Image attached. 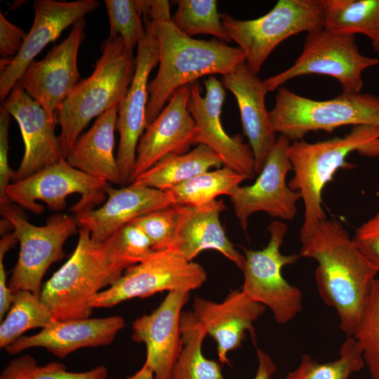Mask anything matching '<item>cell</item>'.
I'll return each instance as SVG.
<instances>
[{"label":"cell","mask_w":379,"mask_h":379,"mask_svg":"<svg viewBox=\"0 0 379 379\" xmlns=\"http://www.w3.org/2000/svg\"><path fill=\"white\" fill-rule=\"evenodd\" d=\"M300 242V256L317 262L321 299L337 312L342 331L353 336L378 271L338 220H323Z\"/></svg>","instance_id":"1"},{"label":"cell","mask_w":379,"mask_h":379,"mask_svg":"<svg viewBox=\"0 0 379 379\" xmlns=\"http://www.w3.org/2000/svg\"><path fill=\"white\" fill-rule=\"evenodd\" d=\"M152 19L156 20L159 69L148 84L147 126L178 88L206 75L230 74L246 62L239 47L215 38L206 41L188 36L175 26L171 17Z\"/></svg>","instance_id":"2"},{"label":"cell","mask_w":379,"mask_h":379,"mask_svg":"<svg viewBox=\"0 0 379 379\" xmlns=\"http://www.w3.org/2000/svg\"><path fill=\"white\" fill-rule=\"evenodd\" d=\"M353 152L368 157L379 156V126H354L343 137L323 141L291 142L288 156L293 176L289 187L300 192L305 207L300 239L308 237L323 220L322 191L340 168H352L346 161Z\"/></svg>","instance_id":"3"},{"label":"cell","mask_w":379,"mask_h":379,"mask_svg":"<svg viewBox=\"0 0 379 379\" xmlns=\"http://www.w3.org/2000/svg\"><path fill=\"white\" fill-rule=\"evenodd\" d=\"M130 267L104 242L80 227L69 260L44 284L40 298L55 320L88 318L95 296Z\"/></svg>","instance_id":"4"},{"label":"cell","mask_w":379,"mask_h":379,"mask_svg":"<svg viewBox=\"0 0 379 379\" xmlns=\"http://www.w3.org/2000/svg\"><path fill=\"white\" fill-rule=\"evenodd\" d=\"M93 72L79 81L58 111V136L65 159L91 120L119 105L126 96L135 70V58L120 36H108Z\"/></svg>","instance_id":"5"},{"label":"cell","mask_w":379,"mask_h":379,"mask_svg":"<svg viewBox=\"0 0 379 379\" xmlns=\"http://www.w3.org/2000/svg\"><path fill=\"white\" fill-rule=\"evenodd\" d=\"M268 117L272 131L293 142L302 140L312 131L332 132L346 125L379 126V96L342 93L329 100H315L281 86Z\"/></svg>","instance_id":"6"},{"label":"cell","mask_w":379,"mask_h":379,"mask_svg":"<svg viewBox=\"0 0 379 379\" xmlns=\"http://www.w3.org/2000/svg\"><path fill=\"white\" fill-rule=\"evenodd\" d=\"M227 36L244 53L246 65L255 74L275 48L300 32L324 29L321 0H279L264 15L253 20H239L220 14Z\"/></svg>","instance_id":"7"},{"label":"cell","mask_w":379,"mask_h":379,"mask_svg":"<svg viewBox=\"0 0 379 379\" xmlns=\"http://www.w3.org/2000/svg\"><path fill=\"white\" fill-rule=\"evenodd\" d=\"M378 64V58L359 52L354 35L321 29L307 33L302 51L294 63L263 83L269 92L295 77L320 74L335 79L343 93H358L363 86V72Z\"/></svg>","instance_id":"8"},{"label":"cell","mask_w":379,"mask_h":379,"mask_svg":"<svg viewBox=\"0 0 379 379\" xmlns=\"http://www.w3.org/2000/svg\"><path fill=\"white\" fill-rule=\"evenodd\" d=\"M0 209L20 242L18 259L8 286L13 293L26 290L40 296L41 280L46 270L65 256L64 243L79 232L76 218L56 213L47 219L46 225L36 226L27 221L18 208L11 203L0 206Z\"/></svg>","instance_id":"9"},{"label":"cell","mask_w":379,"mask_h":379,"mask_svg":"<svg viewBox=\"0 0 379 379\" xmlns=\"http://www.w3.org/2000/svg\"><path fill=\"white\" fill-rule=\"evenodd\" d=\"M270 238L261 250H245L244 276L241 291L251 300L271 310L280 324L292 321L302 311V296L300 289L283 277L286 265L295 263L300 255H284L280 248L287 226L274 220L267 227Z\"/></svg>","instance_id":"10"},{"label":"cell","mask_w":379,"mask_h":379,"mask_svg":"<svg viewBox=\"0 0 379 379\" xmlns=\"http://www.w3.org/2000/svg\"><path fill=\"white\" fill-rule=\"evenodd\" d=\"M207 273L199 264L187 260L167 248L126 269L109 287L94 298L93 308L112 307L135 298H147L159 292L190 293L206 281Z\"/></svg>","instance_id":"11"},{"label":"cell","mask_w":379,"mask_h":379,"mask_svg":"<svg viewBox=\"0 0 379 379\" xmlns=\"http://www.w3.org/2000/svg\"><path fill=\"white\" fill-rule=\"evenodd\" d=\"M109 182L91 176L73 166L65 159L14 182L6 191L8 201L34 213H41L44 207L36 203L42 201L53 211L66 207L68 196L78 193L80 200L72 208L75 215L94 208L105 199V188Z\"/></svg>","instance_id":"12"},{"label":"cell","mask_w":379,"mask_h":379,"mask_svg":"<svg viewBox=\"0 0 379 379\" xmlns=\"http://www.w3.org/2000/svg\"><path fill=\"white\" fill-rule=\"evenodd\" d=\"M143 22L146 34L138 44L134 77L118 107L117 130L119 133V142L116 159L122 186L129 184L135 162L137 145L147 128L148 77L159 63L156 20L145 18Z\"/></svg>","instance_id":"13"},{"label":"cell","mask_w":379,"mask_h":379,"mask_svg":"<svg viewBox=\"0 0 379 379\" xmlns=\"http://www.w3.org/2000/svg\"><path fill=\"white\" fill-rule=\"evenodd\" d=\"M291 142L280 135L255 182L237 187L229 196L244 231L249 216L254 213L265 212L272 218L287 220L295 217L301 195L286 182L287 174L293 169L288 156Z\"/></svg>","instance_id":"14"},{"label":"cell","mask_w":379,"mask_h":379,"mask_svg":"<svg viewBox=\"0 0 379 379\" xmlns=\"http://www.w3.org/2000/svg\"><path fill=\"white\" fill-rule=\"evenodd\" d=\"M85 25L84 18L75 22L68 36L42 60H32L18 80L55 124L60 105L79 82L77 57L80 45L86 38Z\"/></svg>","instance_id":"15"},{"label":"cell","mask_w":379,"mask_h":379,"mask_svg":"<svg viewBox=\"0 0 379 379\" xmlns=\"http://www.w3.org/2000/svg\"><path fill=\"white\" fill-rule=\"evenodd\" d=\"M204 84V97L197 82L190 84L188 109L197 127L194 144L206 145L215 151L224 166L248 179L254 178L255 159L249 144L245 143L239 135H229L222 125L220 114L226 95L222 82L213 75Z\"/></svg>","instance_id":"16"},{"label":"cell","mask_w":379,"mask_h":379,"mask_svg":"<svg viewBox=\"0 0 379 379\" xmlns=\"http://www.w3.org/2000/svg\"><path fill=\"white\" fill-rule=\"evenodd\" d=\"M97 0L74 1L36 0L34 19L19 53L1 60L0 99L4 101L27 65L50 42L54 41L71 25L96 9Z\"/></svg>","instance_id":"17"},{"label":"cell","mask_w":379,"mask_h":379,"mask_svg":"<svg viewBox=\"0 0 379 379\" xmlns=\"http://www.w3.org/2000/svg\"><path fill=\"white\" fill-rule=\"evenodd\" d=\"M190 85L175 91L168 104L146 128L136 149L129 184L170 154H183L194 144L196 122L188 109Z\"/></svg>","instance_id":"18"},{"label":"cell","mask_w":379,"mask_h":379,"mask_svg":"<svg viewBox=\"0 0 379 379\" xmlns=\"http://www.w3.org/2000/svg\"><path fill=\"white\" fill-rule=\"evenodd\" d=\"M3 108L18 122L25 145L21 163L13 180L25 178L63 158L56 124L51 122L40 104L18 81L4 101Z\"/></svg>","instance_id":"19"},{"label":"cell","mask_w":379,"mask_h":379,"mask_svg":"<svg viewBox=\"0 0 379 379\" xmlns=\"http://www.w3.org/2000/svg\"><path fill=\"white\" fill-rule=\"evenodd\" d=\"M189 296L188 292H168L156 310L133 323L131 338L146 345L145 361L152 368L154 379H171L181 350L180 318Z\"/></svg>","instance_id":"20"},{"label":"cell","mask_w":379,"mask_h":379,"mask_svg":"<svg viewBox=\"0 0 379 379\" xmlns=\"http://www.w3.org/2000/svg\"><path fill=\"white\" fill-rule=\"evenodd\" d=\"M265 310V305L251 300L241 290H234L221 302L195 297L192 312L216 342L221 364L230 365L228 353L241 346L246 331L255 343L253 324Z\"/></svg>","instance_id":"21"},{"label":"cell","mask_w":379,"mask_h":379,"mask_svg":"<svg viewBox=\"0 0 379 379\" xmlns=\"http://www.w3.org/2000/svg\"><path fill=\"white\" fill-rule=\"evenodd\" d=\"M106 202L75 215L78 226L87 229L95 242H104L114 232L152 211L173 205L168 192L144 185L129 184L115 189L107 184Z\"/></svg>","instance_id":"22"},{"label":"cell","mask_w":379,"mask_h":379,"mask_svg":"<svg viewBox=\"0 0 379 379\" xmlns=\"http://www.w3.org/2000/svg\"><path fill=\"white\" fill-rule=\"evenodd\" d=\"M124 326V320L120 316L55 320L34 335L21 336L5 350L10 354H16L29 348L43 347L63 358L81 348L110 344Z\"/></svg>","instance_id":"23"},{"label":"cell","mask_w":379,"mask_h":379,"mask_svg":"<svg viewBox=\"0 0 379 379\" xmlns=\"http://www.w3.org/2000/svg\"><path fill=\"white\" fill-rule=\"evenodd\" d=\"M175 206L178 225L170 248L190 261L203 251L213 249L243 270L245 257L235 248L220 223V215L226 208L222 200L200 206Z\"/></svg>","instance_id":"24"},{"label":"cell","mask_w":379,"mask_h":379,"mask_svg":"<svg viewBox=\"0 0 379 379\" xmlns=\"http://www.w3.org/2000/svg\"><path fill=\"white\" fill-rule=\"evenodd\" d=\"M221 82L235 97L243 130L254 155L255 173L258 174L277 140L265 104L268 91L263 81L251 72L245 62L222 76Z\"/></svg>","instance_id":"25"},{"label":"cell","mask_w":379,"mask_h":379,"mask_svg":"<svg viewBox=\"0 0 379 379\" xmlns=\"http://www.w3.org/2000/svg\"><path fill=\"white\" fill-rule=\"evenodd\" d=\"M118 107L116 105L100 115L93 126L80 135L65 159L91 176L121 185L114 154Z\"/></svg>","instance_id":"26"},{"label":"cell","mask_w":379,"mask_h":379,"mask_svg":"<svg viewBox=\"0 0 379 379\" xmlns=\"http://www.w3.org/2000/svg\"><path fill=\"white\" fill-rule=\"evenodd\" d=\"M222 164V159L215 151L197 145L185 154L165 157L131 183L166 191Z\"/></svg>","instance_id":"27"},{"label":"cell","mask_w":379,"mask_h":379,"mask_svg":"<svg viewBox=\"0 0 379 379\" xmlns=\"http://www.w3.org/2000/svg\"><path fill=\"white\" fill-rule=\"evenodd\" d=\"M324 29L340 34H361L379 52V0H321Z\"/></svg>","instance_id":"28"},{"label":"cell","mask_w":379,"mask_h":379,"mask_svg":"<svg viewBox=\"0 0 379 379\" xmlns=\"http://www.w3.org/2000/svg\"><path fill=\"white\" fill-rule=\"evenodd\" d=\"M182 347L171 379H225L222 364L206 358L202 344L207 332L192 311L180 318Z\"/></svg>","instance_id":"29"},{"label":"cell","mask_w":379,"mask_h":379,"mask_svg":"<svg viewBox=\"0 0 379 379\" xmlns=\"http://www.w3.org/2000/svg\"><path fill=\"white\" fill-rule=\"evenodd\" d=\"M247 177L224 166L201 173L166 190L173 205L200 206L232 192Z\"/></svg>","instance_id":"30"},{"label":"cell","mask_w":379,"mask_h":379,"mask_svg":"<svg viewBox=\"0 0 379 379\" xmlns=\"http://www.w3.org/2000/svg\"><path fill=\"white\" fill-rule=\"evenodd\" d=\"M55 319L40 296L26 290L13 293L11 307L0 326V347L6 349L27 331L44 328Z\"/></svg>","instance_id":"31"},{"label":"cell","mask_w":379,"mask_h":379,"mask_svg":"<svg viewBox=\"0 0 379 379\" xmlns=\"http://www.w3.org/2000/svg\"><path fill=\"white\" fill-rule=\"evenodd\" d=\"M362 352L354 337L350 336L340 349V357L333 361L317 363L303 354L299 366L282 379H348L363 368Z\"/></svg>","instance_id":"32"},{"label":"cell","mask_w":379,"mask_h":379,"mask_svg":"<svg viewBox=\"0 0 379 379\" xmlns=\"http://www.w3.org/2000/svg\"><path fill=\"white\" fill-rule=\"evenodd\" d=\"M171 20L188 36L204 34L228 43L231 41L223 28L215 0H178Z\"/></svg>","instance_id":"33"},{"label":"cell","mask_w":379,"mask_h":379,"mask_svg":"<svg viewBox=\"0 0 379 379\" xmlns=\"http://www.w3.org/2000/svg\"><path fill=\"white\" fill-rule=\"evenodd\" d=\"M372 379H379V279L371 287L353 336Z\"/></svg>","instance_id":"34"},{"label":"cell","mask_w":379,"mask_h":379,"mask_svg":"<svg viewBox=\"0 0 379 379\" xmlns=\"http://www.w3.org/2000/svg\"><path fill=\"white\" fill-rule=\"evenodd\" d=\"M107 374L104 366L84 372H71L63 364L51 362L39 366L32 357L22 355L9 362L1 371L0 379H106Z\"/></svg>","instance_id":"35"},{"label":"cell","mask_w":379,"mask_h":379,"mask_svg":"<svg viewBox=\"0 0 379 379\" xmlns=\"http://www.w3.org/2000/svg\"><path fill=\"white\" fill-rule=\"evenodd\" d=\"M109 20V37L120 36L126 47L133 48L145 34L137 0H105Z\"/></svg>","instance_id":"36"},{"label":"cell","mask_w":379,"mask_h":379,"mask_svg":"<svg viewBox=\"0 0 379 379\" xmlns=\"http://www.w3.org/2000/svg\"><path fill=\"white\" fill-rule=\"evenodd\" d=\"M105 241L129 267L146 260L156 252L150 239L133 222L120 227Z\"/></svg>","instance_id":"37"},{"label":"cell","mask_w":379,"mask_h":379,"mask_svg":"<svg viewBox=\"0 0 379 379\" xmlns=\"http://www.w3.org/2000/svg\"><path fill=\"white\" fill-rule=\"evenodd\" d=\"M178 212L171 205L147 213L133 222L148 237L154 251L170 248L176 231Z\"/></svg>","instance_id":"38"},{"label":"cell","mask_w":379,"mask_h":379,"mask_svg":"<svg viewBox=\"0 0 379 379\" xmlns=\"http://www.w3.org/2000/svg\"><path fill=\"white\" fill-rule=\"evenodd\" d=\"M352 239L379 273V211L357 229Z\"/></svg>","instance_id":"39"},{"label":"cell","mask_w":379,"mask_h":379,"mask_svg":"<svg viewBox=\"0 0 379 379\" xmlns=\"http://www.w3.org/2000/svg\"><path fill=\"white\" fill-rule=\"evenodd\" d=\"M10 114L3 107L0 110V206L10 204L6 191L13 179L15 171L8 164V128Z\"/></svg>","instance_id":"40"},{"label":"cell","mask_w":379,"mask_h":379,"mask_svg":"<svg viewBox=\"0 0 379 379\" xmlns=\"http://www.w3.org/2000/svg\"><path fill=\"white\" fill-rule=\"evenodd\" d=\"M27 33L13 25L0 13V53L4 58H11L20 51Z\"/></svg>","instance_id":"41"},{"label":"cell","mask_w":379,"mask_h":379,"mask_svg":"<svg viewBox=\"0 0 379 379\" xmlns=\"http://www.w3.org/2000/svg\"><path fill=\"white\" fill-rule=\"evenodd\" d=\"M18 241L13 233H6L0 241V320L8 312L13 299V293L10 290L6 280V273L4 264L6 253Z\"/></svg>","instance_id":"42"},{"label":"cell","mask_w":379,"mask_h":379,"mask_svg":"<svg viewBox=\"0 0 379 379\" xmlns=\"http://www.w3.org/2000/svg\"><path fill=\"white\" fill-rule=\"evenodd\" d=\"M258 368L253 379H271L277 370L271 357L263 350L257 348Z\"/></svg>","instance_id":"43"},{"label":"cell","mask_w":379,"mask_h":379,"mask_svg":"<svg viewBox=\"0 0 379 379\" xmlns=\"http://www.w3.org/2000/svg\"><path fill=\"white\" fill-rule=\"evenodd\" d=\"M125 379H154V375L152 368L145 361L142 366L135 373Z\"/></svg>","instance_id":"44"}]
</instances>
